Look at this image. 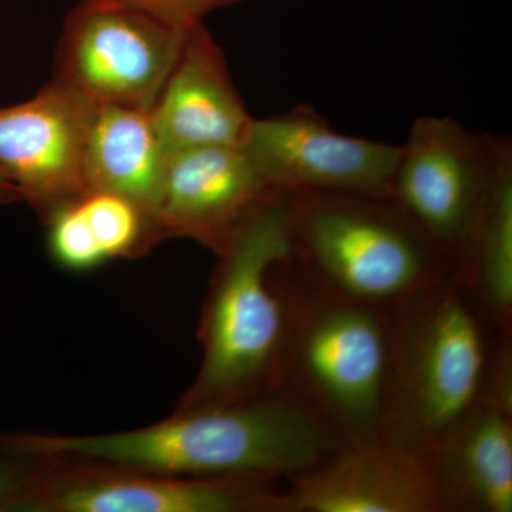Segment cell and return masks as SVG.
I'll return each instance as SVG.
<instances>
[{
	"instance_id": "obj_20",
	"label": "cell",
	"mask_w": 512,
	"mask_h": 512,
	"mask_svg": "<svg viewBox=\"0 0 512 512\" xmlns=\"http://www.w3.org/2000/svg\"><path fill=\"white\" fill-rule=\"evenodd\" d=\"M120 2L146 10L177 28L188 29L195 23L202 22L208 13L235 5L241 0H120Z\"/></svg>"
},
{
	"instance_id": "obj_4",
	"label": "cell",
	"mask_w": 512,
	"mask_h": 512,
	"mask_svg": "<svg viewBox=\"0 0 512 512\" xmlns=\"http://www.w3.org/2000/svg\"><path fill=\"white\" fill-rule=\"evenodd\" d=\"M292 197L293 262L335 295L393 309L456 268L392 200L330 192Z\"/></svg>"
},
{
	"instance_id": "obj_8",
	"label": "cell",
	"mask_w": 512,
	"mask_h": 512,
	"mask_svg": "<svg viewBox=\"0 0 512 512\" xmlns=\"http://www.w3.org/2000/svg\"><path fill=\"white\" fill-rule=\"evenodd\" d=\"M22 512H256L281 490L259 478L161 476L66 458H39Z\"/></svg>"
},
{
	"instance_id": "obj_7",
	"label": "cell",
	"mask_w": 512,
	"mask_h": 512,
	"mask_svg": "<svg viewBox=\"0 0 512 512\" xmlns=\"http://www.w3.org/2000/svg\"><path fill=\"white\" fill-rule=\"evenodd\" d=\"M498 138L450 117L414 121L400 146L392 201L451 259L463 261L493 175Z\"/></svg>"
},
{
	"instance_id": "obj_17",
	"label": "cell",
	"mask_w": 512,
	"mask_h": 512,
	"mask_svg": "<svg viewBox=\"0 0 512 512\" xmlns=\"http://www.w3.org/2000/svg\"><path fill=\"white\" fill-rule=\"evenodd\" d=\"M77 202L107 261L140 254L154 242L147 215L133 201L114 192L86 190Z\"/></svg>"
},
{
	"instance_id": "obj_9",
	"label": "cell",
	"mask_w": 512,
	"mask_h": 512,
	"mask_svg": "<svg viewBox=\"0 0 512 512\" xmlns=\"http://www.w3.org/2000/svg\"><path fill=\"white\" fill-rule=\"evenodd\" d=\"M241 147L272 190L392 200L400 146L338 133L312 107L252 120Z\"/></svg>"
},
{
	"instance_id": "obj_5",
	"label": "cell",
	"mask_w": 512,
	"mask_h": 512,
	"mask_svg": "<svg viewBox=\"0 0 512 512\" xmlns=\"http://www.w3.org/2000/svg\"><path fill=\"white\" fill-rule=\"evenodd\" d=\"M390 336L392 309L326 291L295 265L282 389L343 444L380 439Z\"/></svg>"
},
{
	"instance_id": "obj_14",
	"label": "cell",
	"mask_w": 512,
	"mask_h": 512,
	"mask_svg": "<svg viewBox=\"0 0 512 512\" xmlns=\"http://www.w3.org/2000/svg\"><path fill=\"white\" fill-rule=\"evenodd\" d=\"M443 511H512V402L483 394L424 451Z\"/></svg>"
},
{
	"instance_id": "obj_11",
	"label": "cell",
	"mask_w": 512,
	"mask_h": 512,
	"mask_svg": "<svg viewBox=\"0 0 512 512\" xmlns=\"http://www.w3.org/2000/svg\"><path fill=\"white\" fill-rule=\"evenodd\" d=\"M285 480L278 512H443L424 454L383 437L345 444Z\"/></svg>"
},
{
	"instance_id": "obj_18",
	"label": "cell",
	"mask_w": 512,
	"mask_h": 512,
	"mask_svg": "<svg viewBox=\"0 0 512 512\" xmlns=\"http://www.w3.org/2000/svg\"><path fill=\"white\" fill-rule=\"evenodd\" d=\"M49 251L70 271H89L107 261L84 217L77 197L49 212Z\"/></svg>"
},
{
	"instance_id": "obj_3",
	"label": "cell",
	"mask_w": 512,
	"mask_h": 512,
	"mask_svg": "<svg viewBox=\"0 0 512 512\" xmlns=\"http://www.w3.org/2000/svg\"><path fill=\"white\" fill-rule=\"evenodd\" d=\"M505 333L457 268L394 306L383 439L424 453L483 396Z\"/></svg>"
},
{
	"instance_id": "obj_16",
	"label": "cell",
	"mask_w": 512,
	"mask_h": 512,
	"mask_svg": "<svg viewBox=\"0 0 512 512\" xmlns=\"http://www.w3.org/2000/svg\"><path fill=\"white\" fill-rule=\"evenodd\" d=\"M457 271L476 293L491 325L511 332L512 319V148L498 138L490 187L470 248Z\"/></svg>"
},
{
	"instance_id": "obj_1",
	"label": "cell",
	"mask_w": 512,
	"mask_h": 512,
	"mask_svg": "<svg viewBox=\"0 0 512 512\" xmlns=\"http://www.w3.org/2000/svg\"><path fill=\"white\" fill-rule=\"evenodd\" d=\"M345 446L284 389L248 402L177 410L170 419L101 436L0 434V450L92 461L170 477L274 480Z\"/></svg>"
},
{
	"instance_id": "obj_21",
	"label": "cell",
	"mask_w": 512,
	"mask_h": 512,
	"mask_svg": "<svg viewBox=\"0 0 512 512\" xmlns=\"http://www.w3.org/2000/svg\"><path fill=\"white\" fill-rule=\"evenodd\" d=\"M18 200H20L18 191H16L8 177L0 170V204H8V202Z\"/></svg>"
},
{
	"instance_id": "obj_15",
	"label": "cell",
	"mask_w": 512,
	"mask_h": 512,
	"mask_svg": "<svg viewBox=\"0 0 512 512\" xmlns=\"http://www.w3.org/2000/svg\"><path fill=\"white\" fill-rule=\"evenodd\" d=\"M165 161L167 153L151 109L96 106L84 154L86 190L126 197L143 210L151 224Z\"/></svg>"
},
{
	"instance_id": "obj_2",
	"label": "cell",
	"mask_w": 512,
	"mask_h": 512,
	"mask_svg": "<svg viewBox=\"0 0 512 512\" xmlns=\"http://www.w3.org/2000/svg\"><path fill=\"white\" fill-rule=\"evenodd\" d=\"M292 210L291 192L272 191L218 255L198 332L202 365L177 410L282 389L295 288Z\"/></svg>"
},
{
	"instance_id": "obj_13",
	"label": "cell",
	"mask_w": 512,
	"mask_h": 512,
	"mask_svg": "<svg viewBox=\"0 0 512 512\" xmlns=\"http://www.w3.org/2000/svg\"><path fill=\"white\" fill-rule=\"evenodd\" d=\"M167 156L202 147H241L252 117L232 83L227 59L202 22L185 35L180 55L151 107Z\"/></svg>"
},
{
	"instance_id": "obj_10",
	"label": "cell",
	"mask_w": 512,
	"mask_h": 512,
	"mask_svg": "<svg viewBox=\"0 0 512 512\" xmlns=\"http://www.w3.org/2000/svg\"><path fill=\"white\" fill-rule=\"evenodd\" d=\"M96 104L57 79L0 107V170L20 200L55 210L86 191L84 154Z\"/></svg>"
},
{
	"instance_id": "obj_6",
	"label": "cell",
	"mask_w": 512,
	"mask_h": 512,
	"mask_svg": "<svg viewBox=\"0 0 512 512\" xmlns=\"http://www.w3.org/2000/svg\"><path fill=\"white\" fill-rule=\"evenodd\" d=\"M188 29L120 0H82L64 25L55 79L96 106L151 109Z\"/></svg>"
},
{
	"instance_id": "obj_19",
	"label": "cell",
	"mask_w": 512,
	"mask_h": 512,
	"mask_svg": "<svg viewBox=\"0 0 512 512\" xmlns=\"http://www.w3.org/2000/svg\"><path fill=\"white\" fill-rule=\"evenodd\" d=\"M40 461L0 450V512H22Z\"/></svg>"
},
{
	"instance_id": "obj_12",
	"label": "cell",
	"mask_w": 512,
	"mask_h": 512,
	"mask_svg": "<svg viewBox=\"0 0 512 512\" xmlns=\"http://www.w3.org/2000/svg\"><path fill=\"white\" fill-rule=\"evenodd\" d=\"M272 191L242 147L170 154L151 218L154 242L191 238L220 255L242 221Z\"/></svg>"
}]
</instances>
